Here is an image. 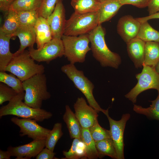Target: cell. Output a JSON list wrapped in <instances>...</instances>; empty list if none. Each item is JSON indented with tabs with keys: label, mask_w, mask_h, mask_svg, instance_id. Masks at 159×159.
<instances>
[{
	"label": "cell",
	"mask_w": 159,
	"mask_h": 159,
	"mask_svg": "<svg viewBox=\"0 0 159 159\" xmlns=\"http://www.w3.org/2000/svg\"><path fill=\"white\" fill-rule=\"evenodd\" d=\"M98 0V1H100V2H102V1L105 0Z\"/></svg>",
	"instance_id": "44"
},
{
	"label": "cell",
	"mask_w": 159,
	"mask_h": 159,
	"mask_svg": "<svg viewBox=\"0 0 159 159\" xmlns=\"http://www.w3.org/2000/svg\"><path fill=\"white\" fill-rule=\"evenodd\" d=\"M14 0H0L1 11L6 12L9 11L10 6Z\"/></svg>",
	"instance_id": "40"
},
{
	"label": "cell",
	"mask_w": 159,
	"mask_h": 159,
	"mask_svg": "<svg viewBox=\"0 0 159 159\" xmlns=\"http://www.w3.org/2000/svg\"><path fill=\"white\" fill-rule=\"evenodd\" d=\"M37 49H39L52 39L51 30L47 19L39 16L34 26Z\"/></svg>",
	"instance_id": "18"
},
{
	"label": "cell",
	"mask_w": 159,
	"mask_h": 159,
	"mask_svg": "<svg viewBox=\"0 0 159 159\" xmlns=\"http://www.w3.org/2000/svg\"><path fill=\"white\" fill-rule=\"evenodd\" d=\"M141 23L136 18L130 15L124 16L118 20L117 26V32L127 43L137 37Z\"/></svg>",
	"instance_id": "15"
},
{
	"label": "cell",
	"mask_w": 159,
	"mask_h": 159,
	"mask_svg": "<svg viewBox=\"0 0 159 159\" xmlns=\"http://www.w3.org/2000/svg\"><path fill=\"white\" fill-rule=\"evenodd\" d=\"M101 3L97 0H71V4L74 12L83 14L97 12Z\"/></svg>",
	"instance_id": "22"
},
{
	"label": "cell",
	"mask_w": 159,
	"mask_h": 159,
	"mask_svg": "<svg viewBox=\"0 0 159 159\" xmlns=\"http://www.w3.org/2000/svg\"><path fill=\"white\" fill-rule=\"evenodd\" d=\"M88 129L92 137L95 142L111 138L110 130L104 129L100 125L97 118Z\"/></svg>",
	"instance_id": "34"
},
{
	"label": "cell",
	"mask_w": 159,
	"mask_h": 159,
	"mask_svg": "<svg viewBox=\"0 0 159 159\" xmlns=\"http://www.w3.org/2000/svg\"><path fill=\"white\" fill-rule=\"evenodd\" d=\"M62 152L65 157L64 159H77L86 158L85 146L81 138H74L69 150L63 151Z\"/></svg>",
	"instance_id": "26"
},
{
	"label": "cell",
	"mask_w": 159,
	"mask_h": 159,
	"mask_svg": "<svg viewBox=\"0 0 159 159\" xmlns=\"http://www.w3.org/2000/svg\"><path fill=\"white\" fill-rule=\"evenodd\" d=\"M75 114L82 128H89L98 116V112L87 103L83 97H78L74 105Z\"/></svg>",
	"instance_id": "12"
},
{
	"label": "cell",
	"mask_w": 159,
	"mask_h": 159,
	"mask_svg": "<svg viewBox=\"0 0 159 159\" xmlns=\"http://www.w3.org/2000/svg\"><path fill=\"white\" fill-rule=\"evenodd\" d=\"M45 139L33 140L28 144L18 146H9L7 150L11 156L17 159H29L36 157L45 147Z\"/></svg>",
	"instance_id": "13"
},
{
	"label": "cell",
	"mask_w": 159,
	"mask_h": 159,
	"mask_svg": "<svg viewBox=\"0 0 159 159\" xmlns=\"http://www.w3.org/2000/svg\"><path fill=\"white\" fill-rule=\"evenodd\" d=\"M62 0L57 3L52 13L47 19L50 26L53 38L61 39L66 20Z\"/></svg>",
	"instance_id": "14"
},
{
	"label": "cell",
	"mask_w": 159,
	"mask_h": 159,
	"mask_svg": "<svg viewBox=\"0 0 159 159\" xmlns=\"http://www.w3.org/2000/svg\"><path fill=\"white\" fill-rule=\"evenodd\" d=\"M11 120L20 128L21 136L27 135L33 140L46 139L51 130L40 125L33 119L14 117Z\"/></svg>",
	"instance_id": "11"
},
{
	"label": "cell",
	"mask_w": 159,
	"mask_h": 159,
	"mask_svg": "<svg viewBox=\"0 0 159 159\" xmlns=\"http://www.w3.org/2000/svg\"><path fill=\"white\" fill-rule=\"evenodd\" d=\"M13 36L18 37L20 42L19 48L14 53V54L23 52L27 47H33L36 43V35L34 26H20Z\"/></svg>",
	"instance_id": "17"
},
{
	"label": "cell",
	"mask_w": 159,
	"mask_h": 159,
	"mask_svg": "<svg viewBox=\"0 0 159 159\" xmlns=\"http://www.w3.org/2000/svg\"><path fill=\"white\" fill-rule=\"evenodd\" d=\"M42 1V0H14L9 9L17 12L38 10Z\"/></svg>",
	"instance_id": "30"
},
{
	"label": "cell",
	"mask_w": 159,
	"mask_h": 159,
	"mask_svg": "<svg viewBox=\"0 0 159 159\" xmlns=\"http://www.w3.org/2000/svg\"><path fill=\"white\" fill-rule=\"evenodd\" d=\"M11 156L9 152L0 150V159H10Z\"/></svg>",
	"instance_id": "42"
},
{
	"label": "cell",
	"mask_w": 159,
	"mask_h": 159,
	"mask_svg": "<svg viewBox=\"0 0 159 159\" xmlns=\"http://www.w3.org/2000/svg\"><path fill=\"white\" fill-rule=\"evenodd\" d=\"M141 23L154 19H159V11L152 15L142 17L136 18Z\"/></svg>",
	"instance_id": "41"
},
{
	"label": "cell",
	"mask_w": 159,
	"mask_h": 159,
	"mask_svg": "<svg viewBox=\"0 0 159 159\" xmlns=\"http://www.w3.org/2000/svg\"><path fill=\"white\" fill-rule=\"evenodd\" d=\"M0 82L11 87L18 93L24 92L23 82L12 73L0 71Z\"/></svg>",
	"instance_id": "31"
},
{
	"label": "cell",
	"mask_w": 159,
	"mask_h": 159,
	"mask_svg": "<svg viewBox=\"0 0 159 159\" xmlns=\"http://www.w3.org/2000/svg\"><path fill=\"white\" fill-rule=\"evenodd\" d=\"M61 69L84 95L90 106L98 113L101 112L105 115L108 113V109L101 108L95 100L93 93L94 85L85 76L82 71L78 69L74 64L70 63L62 66Z\"/></svg>",
	"instance_id": "5"
},
{
	"label": "cell",
	"mask_w": 159,
	"mask_h": 159,
	"mask_svg": "<svg viewBox=\"0 0 159 159\" xmlns=\"http://www.w3.org/2000/svg\"><path fill=\"white\" fill-rule=\"evenodd\" d=\"M137 37L146 42H155L159 43V31L153 28L148 21L141 23Z\"/></svg>",
	"instance_id": "28"
},
{
	"label": "cell",
	"mask_w": 159,
	"mask_h": 159,
	"mask_svg": "<svg viewBox=\"0 0 159 159\" xmlns=\"http://www.w3.org/2000/svg\"><path fill=\"white\" fill-rule=\"evenodd\" d=\"M99 24L98 12L83 14L74 12L66 21L63 35L78 36L88 34Z\"/></svg>",
	"instance_id": "6"
},
{
	"label": "cell",
	"mask_w": 159,
	"mask_h": 159,
	"mask_svg": "<svg viewBox=\"0 0 159 159\" xmlns=\"http://www.w3.org/2000/svg\"><path fill=\"white\" fill-rule=\"evenodd\" d=\"M101 2L100 8L97 11L99 24L110 19L123 6L119 0H105Z\"/></svg>",
	"instance_id": "19"
},
{
	"label": "cell",
	"mask_w": 159,
	"mask_h": 159,
	"mask_svg": "<svg viewBox=\"0 0 159 159\" xmlns=\"http://www.w3.org/2000/svg\"><path fill=\"white\" fill-rule=\"evenodd\" d=\"M95 143L97 150L102 158L105 156H107L112 158L117 159L115 148L111 138Z\"/></svg>",
	"instance_id": "29"
},
{
	"label": "cell",
	"mask_w": 159,
	"mask_h": 159,
	"mask_svg": "<svg viewBox=\"0 0 159 159\" xmlns=\"http://www.w3.org/2000/svg\"><path fill=\"white\" fill-rule=\"evenodd\" d=\"M92 55L102 67L117 69L121 63L119 55L111 51L106 43L105 30L99 24L88 34Z\"/></svg>",
	"instance_id": "1"
},
{
	"label": "cell",
	"mask_w": 159,
	"mask_h": 159,
	"mask_svg": "<svg viewBox=\"0 0 159 159\" xmlns=\"http://www.w3.org/2000/svg\"><path fill=\"white\" fill-rule=\"evenodd\" d=\"M18 93L13 89L2 82L0 83V105L9 102Z\"/></svg>",
	"instance_id": "36"
},
{
	"label": "cell",
	"mask_w": 159,
	"mask_h": 159,
	"mask_svg": "<svg viewBox=\"0 0 159 159\" xmlns=\"http://www.w3.org/2000/svg\"><path fill=\"white\" fill-rule=\"evenodd\" d=\"M12 35L7 34L0 29V71L5 69L14 56L10 50L9 44Z\"/></svg>",
	"instance_id": "20"
},
{
	"label": "cell",
	"mask_w": 159,
	"mask_h": 159,
	"mask_svg": "<svg viewBox=\"0 0 159 159\" xmlns=\"http://www.w3.org/2000/svg\"><path fill=\"white\" fill-rule=\"evenodd\" d=\"M123 6L130 4L139 8L147 7L150 0H119Z\"/></svg>",
	"instance_id": "37"
},
{
	"label": "cell",
	"mask_w": 159,
	"mask_h": 159,
	"mask_svg": "<svg viewBox=\"0 0 159 159\" xmlns=\"http://www.w3.org/2000/svg\"><path fill=\"white\" fill-rule=\"evenodd\" d=\"M159 62V43L155 42H146L143 65L155 67Z\"/></svg>",
	"instance_id": "23"
},
{
	"label": "cell",
	"mask_w": 159,
	"mask_h": 159,
	"mask_svg": "<svg viewBox=\"0 0 159 159\" xmlns=\"http://www.w3.org/2000/svg\"><path fill=\"white\" fill-rule=\"evenodd\" d=\"M63 119L66 125L70 138H81L82 127L74 113L68 105L65 106Z\"/></svg>",
	"instance_id": "21"
},
{
	"label": "cell",
	"mask_w": 159,
	"mask_h": 159,
	"mask_svg": "<svg viewBox=\"0 0 159 159\" xmlns=\"http://www.w3.org/2000/svg\"><path fill=\"white\" fill-rule=\"evenodd\" d=\"M31 57L39 62L49 64L52 60L64 55V47L61 39L53 38L39 49L29 48Z\"/></svg>",
	"instance_id": "9"
},
{
	"label": "cell",
	"mask_w": 159,
	"mask_h": 159,
	"mask_svg": "<svg viewBox=\"0 0 159 159\" xmlns=\"http://www.w3.org/2000/svg\"><path fill=\"white\" fill-rule=\"evenodd\" d=\"M155 69L159 73V62L156 66Z\"/></svg>",
	"instance_id": "43"
},
{
	"label": "cell",
	"mask_w": 159,
	"mask_h": 159,
	"mask_svg": "<svg viewBox=\"0 0 159 159\" xmlns=\"http://www.w3.org/2000/svg\"><path fill=\"white\" fill-rule=\"evenodd\" d=\"M81 138L85 146L86 158L95 159L102 158L97 150L95 142L92 137L88 128H82Z\"/></svg>",
	"instance_id": "24"
},
{
	"label": "cell",
	"mask_w": 159,
	"mask_h": 159,
	"mask_svg": "<svg viewBox=\"0 0 159 159\" xmlns=\"http://www.w3.org/2000/svg\"><path fill=\"white\" fill-rule=\"evenodd\" d=\"M149 15L159 11V0H150L148 6Z\"/></svg>",
	"instance_id": "39"
},
{
	"label": "cell",
	"mask_w": 159,
	"mask_h": 159,
	"mask_svg": "<svg viewBox=\"0 0 159 159\" xmlns=\"http://www.w3.org/2000/svg\"><path fill=\"white\" fill-rule=\"evenodd\" d=\"M150 102L151 104L147 108L134 104L133 110L137 113L145 115L150 120H159V94L155 100Z\"/></svg>",
	"instance_id": "25"
},
{
	"label": "cell",
	"mask_w": 159,
	"mask_h": 159,
	"mask_svg": "<svg viewBox=\"0 0 159 159\" xmlns=\"http://www.w3.org/2000/svg\"><path fill=\"white\" fill-rule=\"evenodd\" d=\"M143 67L141 72L135 75L137 84L125 95L126 98L134 103L136 102L138 96L145 90L155 89L159 94V73L155 67L144 65Z\"/></svg>",
	"instance_id": "8"
},
{
	"label": "cell",
	"mask_w": 159,
	"mask_h": 159,
	"mask_svg": "<svg viewBox=\"0 0 159 159\" xmlns=\"http://www.w3.org/2000/svg\"><path fill=\"white\" fill-rule=\"evenodd\" d=\"M61 39L64 47V55L70 63H82L87 53L91 50L89 44L88 34L78 36L63 35Z\"/></svg>",
	"instance_id": "7"
},
{
	"label": "cell",
	"mask_w": 159,
	"mask_h": 159,
	"mask_svg": "<svg viewBox=\"0 0 159 159\" xmlns=\"http://www.w3.org/2000/svg\"><path fill=\"white\" fill-rule=\"evenodd\" d=\"M106 116L109 122L111 138L115 148L117 159H124V133L126 123L130 115L129 113L123 114L120 120L117 121L112 118L109 113Z\"/></svg>",
	"instance_id": "10"
},
{
	"label": "cell",
	"mask_w": 159,
	"mask_h": 159,
	"mask_svg": "<svg viewBox=\"0 0 159 159\" xmlns=\"http://www.w3.org/2000/svg\"><path fill=\"white\" fill-rule=\"evenodd\" d=\"M6 12L3 24L0 29L13 35L20 26L17 12L11 9Z\"/></svg>",
	"instance_id": "27"
},
{
	"label": "cell",
	"mask_w": 159,
	"mask_h": 159,
	"mask_svg": "<svg viewBox=\"0 0 159 159\" xmlns=\"http://www.w3.org/2000/svg\"><path fill=\"white\" fill-rule=\"evenodd\" d=\"M63 134L62 123L60 122L55 123L46 138L45 147L54 151L57 142Z\"/></svg>",
	"instance_id": "32"
},
{
	"label": "cell",
	"mask_w": 159,
	"mask_h": 159,
	"mask_svg": "<svg viewBox=\"0 0 159 159\" xmlns=\"http://www.w3.org/2000/svg\"><path fill=\"white\" fill-rule=\"evenodd\" d=\"M146 42L136 37L126 43L128 55L136 68L143 66Z\"/></svg>",
	"instance_id": "16"
},
{
	"label": "cell",
	"mask_w": 159,
	"mask_h": 159,
	"mask_svg": "<svg viewBox=\"0 0 159 159\" xmlns=\"http://www.w3.org/2000/svg\"><path fill=\"white\" fill-rule=\"evenodd\" d=\"M17 12L20 26H34L39 17L38 10L20 11Z\"/></svg>",
	"instance_id": "33"
},
{
	"label": "cell",
	"mask_w": 159,
	"mask_h": 159,
	"mask_svg": "<svg viewBox=\"0 0 159 159\" xmlns=\"http://www.w3.org/2000/svg\"><path fill=\"white\" fill-rule=\"evenodd\" d=\"M25 91L24 102L30 107L41 108L42 102L51 96L47 90V78L44 73L36 75L22 82Z\"/></svg>",
	"instance_id": "3"
},
{
	"label": "cell",
	"mask_w": 159,
	"mask_h": 159,
	"mask_svg": "<svg viewBox=\"0 0 159 159\" xmlns=\"http://www.w3.org/2000/svg\"><path fill=\"white\" fill-rule=\"evenodd\" d=\"M31 57L29 50L14 54L7 65L5 71L10 72L23 82L32 77L44 73L45 67L43 65L36 64Z\"/></svg>",
	"instance_id": "4"
},
{
	"label": "cell",
	"mask_w": 159,
	"mask_h": 159,
	"mask_svg": "<svg viewBox=\"0 0 159 159\" xmlns=\"http://www.w3.org/2000/svg\"><path fill=\"white\" fill-rule=\"evenodd\" d=\"M24 92L18 93L7 105L0 108V117L8 115H13L23 118L34 120L42 122L50 118L52 114L46 110L36 109L30 107L24 102Z\"/></svg>",
	"instance_id": "2"
},
{
	"label": "cell",
	"mask_w": 159,
	"mask_h": 159,
	"mask_svg": "<svg viewBox=\"0 0 159 159\" xmlns=\"http://www.w3.org/2000/svg\"><path fill=\"white\" fill-rule=\"evenodd\" d=\"M56 153L49 148H44L36 157V159H55L54 155Z\"/></svg>",
	"instance_id": "38"
},
{
	"label": "cell",
	"mask_w": 159,
	"mask_h": 159,
	"mask_svg": "<svg viewBox=\"0 0 159 159\" xmlns=\"http://www.w3.org/2000/svg\"><path fill=\"white\" fill-rule=\"evenodd\" d=\"M59 0H42L38 10L39 16L47 19L54 11L56 4Z\"/></svg>",
	"instance_id": "35"
}]
</instances>
